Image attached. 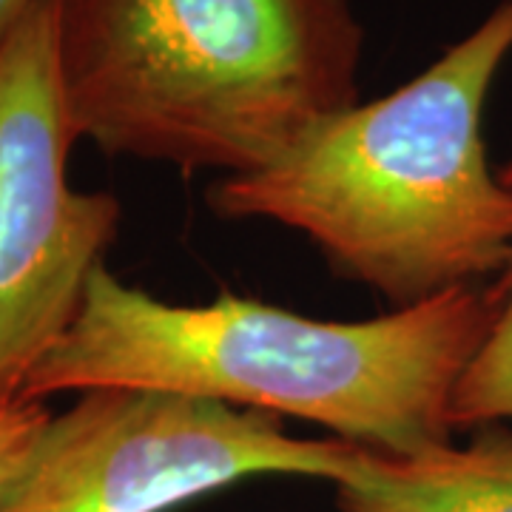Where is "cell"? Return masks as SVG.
Masks as SVG:
<instances>
[{
    "instance_id": "1",
    "label": "cell",
    "mask_w": 512,
    "mask_h": 512,
    "mask_svg": "<svg viewBox=\"0 0 512 512\" xmlns=\"http://www.w3.org/2000/svg\"><path fill=\"white\" fill-rule=\"evenodd\" d=\"M493 316V285L336 322L234 293L174 305L100 265L72 328L20 399L171 393L311 421L387 456H419L453 441V393Z\"/></svg>"
},
{
    "instance_id": "2",
    "label": "cell",
    "mask_w": 512,
    "mask_h": 512,
    "mask_svg": "<svg viewBox=\"0 0 512 512\" xmlns=\"http://www.w3.org/2000/svg\"><path fill=\"white\" fill-rule=\"evenodd\" d=\"M512 52V0L410 83L325 120L276 163L220 177L222 220L299 231L333 274L410 308L501 276L512 188L493 174L484 106Z\"/></svg>"
},
{
    "instance_id": "3",
    "label": "cell",
    "mask_w": 512,
    "mask_h": 512,
    "mask_svg": "<svg viewBox=\"0 0 512 512\" xmlns=\"http://www.w3.org/2000/svg\"><path fill=\"white\" fill-rule=\"evenodd\" d=\"M80 140L180 171L248 174L359 103L350 0H55Z\"/></svg>"
},
{
    "instance_id": "4",
    "label": "cell",
    "mask_w": 512,
    "mask_h": 512,
    "mask_svg": "<svg viewBox=\"0 0 512 512\" xmlns=\"http://www.w3.org/2000/svg\"><path fill=\"white\" fill-rule=\"evenodd\" d=\"M359 444L171 393L94 390L46 424L0 512H171L256 476L342 481Z\"/></svg>"
},
{
    "instance_id": "5",
    "label": "cell",
    "mask_w": 512,
    "mask_h": 512,
    "mask_svg": "<svg viewBox=\"0 0 512 512\" xmlns=\"http://www.w3.org/2000/svg\"><path fill=\"white\" fill-rule=\"evenodd\" d=\"M77 140L57 66L55 0H35L0 46V407L18 402L72 328L117 237V197L69 183Z\"/></svg>"
},
{
    "instance_id": "6",
    "label": "cell",
    "mask_w": 512,
    "mask_h": 512,
    "mask_svg": "<svg viewBox=\"0 0 512 512\" xmlns=\"http://www.w3.org/2000/svg\"><path fill=\"white\" fill-rule=\"evenodd\" d=\"M333 487L339 512H512V430L478 427L419 456L359 447Z\"/></svg>"
},
{
    "instance_id": "7",
    "label": "cell",
    "mask_w": 512,
    "mask_h": 512,
    "mask_svg": "<svg viewBox=\"0 0 512 512\" xmlns=\"http://www.w3.org/2000/svg\"><path fill=\"white\" fill-rule=\"evenodd\" d=\"M493 293L490 330L453 393V430H478L512 419V259Z\"/></svg>"
},
{
    "instance_id": "8",
    "label": "cell",
    "mask_w": 512,
    "mask_h": 512,
    "mask_svg": "<svg viewBox=\"0 0 512 512\" xmlns=\"http://www.w3.org/2000/svg\"><path fill=\"white\" fill-rule=\"evenodd\" d=\"M49 419L52 407L37 399H18L0 407V490L29 461Z\"/></svg>"
},
{
    "instance_id": "9",
    "label": "cell",
    "mask_w": 512,
    "mask_h": 512,
    "mask_svg": "<svg viewBox=\"0 0 512 512\" xmlns=\"http://www.w3.org/2000/svg\"><path fill=\"white\" fill-rule=\"evenodd\" d=\"M35 0H0V46L6 43V37L12 35V29L18 26L20 18L29 12Z\"/></svg>"
},
{
    "instance_id": "10",
    "label": "cell",
    "mask_w": 512,
    "mask_h": 512,
    "mask_svg": "<svg viewBox=\"0 0 512 512\" xmlns=\"http://www.w3.org/2000/svg\"><path fill=\"white\" fill-rule=\"evenodd\" d=\"M501 180L512 188V157H510V163L504 165V171H501Z\"/></svg>"
}]
</instances>
